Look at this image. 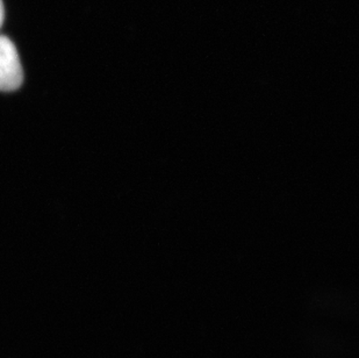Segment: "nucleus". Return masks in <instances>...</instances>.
<instances>
[{
    "label": "nucleus",
    "mask_w": 359,
    "mask_h": 358,
    "mask_svg": "<svg viewBox=\"0 0 359 358\" xmlns=\"http://www.w3.org/2000/svg\"><path fill=\"white\" fill-rule=\"evenodd\" d=\"M24 72L13 42L0 37V91L10 92L20 88Z\"/></svg>",
    "instance_id": "nucleus-1"
},
{
    "label": "nucleus",
    "mask_w": 359,
    "mask_h": 358,
    "mask_svg": "<svg viewBox=\"0 0 359 358\" xmlns=\"http://www.w3.org/2000/svg\"><path fill=\"white\" fill-rule=\"evenodd\" d=\"M4 18H5V10H4L3 0H0V27L3 25Z\"/></svg>",
    "instance_id": "nucleus-2"
}]
</instances>
